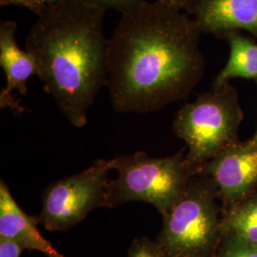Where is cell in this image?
<instances>
[{"label":"cell","instance_id":"1","mask_svg":"<svg viewBox=\"0 0 257 257\" xmlns=\"http://www.w3.org/2000/svg\"><path fill=\"white\" fill-rule=\"evenodd\" d=\"M200 30L180 10L142 0L121 12L109 38L113 110L148 113L186 97L202 76Z\"/></svg>","mask_w":257,"mask_h":257},{"label":"cell","instance_id":"2","mask_svg":"<svg viewBox=\"0 0 257 257\" xmlns=\"http://www.w3.org/2000/svg\"><path fill=\"white\" fill-rule=\"evenodd\" d=\"M106 10L84 0L47 5L25 38L37 77L62 114L76 128L108 84L109 38L104 34Z\"/></svg>","mask_w":257,"mask_h":257},{"label":"cell","instance_id":"3","mask_svg":"<svg viewBox=\"0 0 257 257\" xmlns=\"http://www.w3.org/2000/svg\"><path fill=\"white\" fill-rule=\"evenodd\" d=\"M110 160L117 176L108 182L105 208L132 201L150 203L162 216L182 198L196 172L181 155L156 158L138 152Z\"/></svg>","mask_w":257,"mask_h":257},{"label":"cell","instance_id":"4","mask_svg":"<svg viewBox=\"0 0 257 257\" xmlns=\"http://www.w3.org/2000/svg\"><path fill=\"white\" fill-rule=\"evenodd\" d=\"M238 120L237 106L224 85L177 112L173 128L189 148L187 161L196 172L229 149Z\"/></svg>","mask_w":257,"mask_h":257},{"label":"cell","instance_id":"5","mask_svg":"<svg viewBox=\"0 0 257 257\" xmlns=\"http://www.w3.org/2000/svg\"><path fill=\"white\" fill-rule=\"evenodd\" d=\"M213 191L191 179L182 198L167 214L157 244L168 257H206L220 230Z\"/></svg>","mask_w":257,"mask_h":257},{"label":"cell","instance_id":"6","mask_svg":"<svg viewBox=\"0 0 257 257\" xmlns=\"http://www.w3.org/2000/svg\"><path fill=\"white\" fill-rule=\"evenodd\" d=\"M110 160H97L77 175L49 184L42 194L37 220L50 231H65L95 209L105 208Z\"/></svg>","mask_w":257,"mask_h":257},{"label":"cell","instance_id":"7","mask_svg":"<svg viewBox=\"0 0 257 257\" xmlns=\"http://www.w3.org/2000/svg\"><path fill=\"white\" fill-rule=\"evenodd\" d=\"M202 170L211 175L225 198L241 197L257 182V144L229 148L203 166Z\"/></svg>","mask_w":257,"mask_h":257},{"label":"cell","instance_id":"8","mask_svg":"<svg viewBox=\"0 0 257 257\" xmlns=\"http://www.w3.org/2000/svg\"><path fill=\"white\" fill-rule=\"evenodd\" d=\"M18 24L8 20L0 24V65L6 76V86L0 93L1 108L20 110L19 102L13 96L14 91L27 94V83L33 75H38L36 59L26 50L19 48L16 33Z\"/></svg>","mask_w":257,"mask_h":257},{"label":"cell","instance_id":"9","mask_svg":"<svg viewBox=\"0 0 257 257\" xmlns=\"http://www.w3.org/2000/svg\"><path fill=\"white\" fill-rule=\"evenodd\" d=\"M194 14L201 32L222 35L242 29L257 35V0H197Z\"/></svg>","mask_w":257,"mask_h":257},{"label":"cell","instance_id":"10","mask_svg":"<svg viewBox=\"0 0 257 257\" xmlns=\"http://www.w3.org/2000/svg\"><path fill=\"white\" fill-rule=\"evenodd\" d=\"M37 216L23 211L10 193L6 183L0 181V239L18 243L22 248L38 250L48 257H64L37 229Z\"/></svg>","mask_w":257,"mask_h":257},{"label":"cell","instance_id":"11","mask_svg":"<svg viewBox=\"0 0 257 257\" xmlns=\"http://www.w3.org/2000/svg\"><path fill=\"white\" fill-rule=\"evenodd\" d=\"M229 61L215 80L216 88L225 85L230 78L257 79V44L247 38L231 35Z\"/></svg>","mask_w":257,"mask_h":257},{"label":"cell","instance_id":"12","mask_svg":"<svg viewBox=\"0 0 257 257\" xmlns=\"http://www.w3.org/2000/svg\"><path fill=\"white\" fill-rule=\"evenodd\" d=\"M228 226L239 238L257 245V201L248 203L231 213Z\"/></svg>","mask_w":257,"mask_h":257},{"label":"cell","instance_id":"13","mask_svg":"<svg viewBox=\"0 0 257 257\" xmlns=\"http://www.w3.org/2000/svg\"><path fill=\"white\" fill-rule=\"evenodd\" d=\"M221 257H257V245L251 244L236 235L222 248Z\"/></svg>","mask_w":257,"mask_h":257},{"label":"cell","instance_id":"14","mask_svg":"<svg viewBox=\"0 0 257 257\" xmlns=\"http://www.w3.org/2000/svg\"><path fill=\"white\" fill-rule=\"evenodd\" d=\"M128 257H165L159 245L147 237L134 240L128 248Z\"/></svg>","mask_w":257,"mask_h":257},{"label":"cell","instance_id":"15","mask_svg":"<svg viewBox=\"0 0 257 257\" xmlns=\"http://www.w3.org/2000/svg\"><path fill=\"white\" fill-rule=\"evenodd\" d=\"M92 5L100 7L102 9H114L119 11L120 13L128 9L141 2L142 0H84Z\"/></svg>","mask_w":257,"mask_h":257},{"label":"cell","instance_id":"16","mask_svg":"<svg viewBox=\"0 0 257 257\" xmlns=\"http://www.w3.org/2000/svg\"><path fill=\"white\" fill-rule=\"evenodd\" d=\"M1 6H19L39 16L47 7L46 0H0Z\"/></svg>","mask_w":257,"mask_h":257},{"label":"cell","instance_id":"17","mask_svg":"<svg viewBox=\"0 0 257 257\" xmlns=\"http://www.w3.org/2000/svg\"><path fill=\"white\" fill-rule=\"evenodd\" d=\"M23 249L24 248L14 241L0 239V257H20Z\"/></svg>","mask_w":257,"mask_h":257},{"label":"cell","instance_id":"18","mask_svg":"<svg viewBox=\"0 0 257 257\" xmlns=\"http://www.w3.org/2000/svg\"><path fill=\"white\" fill-rule=\"evenodd\" d=\"M157 1L165 3L167 5L172 6V7L178 10L183 9L185 7H188L190 5L189 0H157Z\"/></svg>","mask_w":257,"mask_h":257},{"label":"cell","instance_id":"19","mask_svg":"<svg viewBox=\"0 0 257 257\" xmlns=\"http://www.w3.org/2000/svg\"><path fill=\"white\" fill-rule=\"evenodd\" d=\"M62 0H46L47 5H52V4H55L57 2H60Z\"/></svg>","mask_w":257,"mask_h":257},{"label":"cell","instance_id":"20","mask_svg":"<svg viewBox=\"0 0 257 257\" xmlns=\"http://www.w3.org/2000/svg\"><path fill=\"white\" fill-rule=\"evenodd\" d=\"M252 143H255V144H257V132L256 134H255V136H254V138L252 139Z\"/></svg>","mask_w":257,"mask_h":257},{"label":"cell","instance_id":"21","mask_svg":"<svg viewBox=\"0 0 257 257\" xmlns=\"http://www.w3.org/2000/svg\"><path fill=\"white\" fill-rule=\"evenodd\" d=\"M196 1H197V0H189L190 4H191V3H193V2H196Z\"/></svg>","mask_w":257,"mask_h":257}]
</instances>
